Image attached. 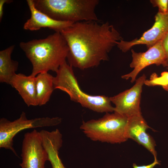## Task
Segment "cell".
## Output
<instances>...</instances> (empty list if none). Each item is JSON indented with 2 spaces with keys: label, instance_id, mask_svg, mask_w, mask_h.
Segmentation results:
<instances>
[{
  "label": "cell",
  "instance_id": "9a60e30c",
  "mask_svg": "<svg viewBox=\"0 0 168 168\" xmlns=\"http://www.w3.org/2000/svg\"><path fill=\"white\" fill-rule=\"evenodd\" d=\"M12 45L0 51V82L10 85V81L16 74L19 63L11 59L14 49Z\"/></svg>",
  "mask_w": 168,
  "mask_h": 168
},
{
  "label": "cell",
  "instance_id": "ba28073f",
  "mask_svg": "<svg viewBox=\"0 0 168 168\" xmlns=\"http://www.w3.org/2000/svg\"><path fill=\"white\" fill-rule=\"evenodd\" d=\"M145 74L136 80L135 84L129 89L110 97L115 105L114 112L129 118L142 114L140 102L142 87L146 80Z\"/></svg>",
  "mask_w": 168,
  "mask_h": 168
},
{
  "label": "cell",
  "instance_id": "ac0fdd59",
  "mask_svg": "<svg viewBox=\"0 0 168 168\" xmlns=\"http://www.w3.org/2000/svg\"><path fill=\"white\" fill-rule=\"evenodd\" d=\"M150 2L153 7L158 8V12L162 14L168 12V0H151Z\"/></svg>",
  "mask_w": 168,
  "mask_h": 168
},
{
  "label": "cell",
  "instance_id": "30bf717a",
  "mask_svg": "<svg viewBox=\"0 0 168 168\" xmlns=\"http://www.w3.org/2000/svg\"><path fill=\"white\" fill-rule=\"evenodd\" d=\"M168 33V12L162 14L158 12L155 16V22L152 27L145 32L139 38L130 41L121 40L117 46L122 52H126L136 45L145 44L148 49L162 40Z\"/></svg>",
  "mask_w": 168,
  "mask_h": 168
},
{
  "label": "cell",
  "instance_id": "277c9868",
  "mask_svg": "<svg viewBox=\"0 0 168 168\" xmlns=\"http://www.w3.org/2000/svg\"><path fill=\"white\" fill-rule=\"evenodd\" d=\"M98 0H43L40 10L58 21L76 23L99 21L96 9Z\"/></svg>",
  "mask_w": 168,
  "mask_h": 168
},
{
  "label": "cell",
  "instance_id": "5bb4252c",
  "mask_svg": "<svg viewBox=\"0 0 168 168\" xmlns=\"http://www.w3.org/2000/svg\"><path fill=\"white\" fill-rule=\"evenodd\" d=\"M35 77L16 73L10 82L28 106H37Z\"/></svg>",
  "mask_w": 168,
  "mask_h": 168
},
{
  "label": "cell",
  "instance_id": "7a4b0ae2",
  "mask_svg": "<svg viewBox=\"0 0 168 168\" xmlns=\"http://www.w3.org/2000/svg\"><path fill=\"white\" fill-rule=\"evenodd\" d=\"M19 46L32 64L30 75L35 77L49 71L56 72L66 61L69 51L66 41L59 32L44 39L21 42Z\"/></svg>",
  "mask_w": 168,
  "mask_h": 168
},
{
  "label": "cell",
  "instance_id": "3957f363",
  "mask_svg": "<svg viewBox=\"0 0 168 168\" xmlns=\"http://www.w3.org/2000/svg\"><path fill=\"white\" fill-rule=\"evenodd\" d=\"M54 77V89L66 92L70 100L82 106L98 113L114 112L110 97L104 95L92 96L85 93L80 88L75 75L73 67L65 61L56 72Z\"/></svg>",
  "mask_w": 168,
  "mask_h": 168
},
{
  "label": "cell",
  "instance_id": "4fadbf2b",
  "mask_svg": "<svg viewBox=\"0 0 168 168\" xmlns=\"http://www.w3.org/2000/svg\"><path fill=\"white\" fill-rule=\"evenodd\" d=\"M40 132L52 168H66L59 156V151L63 144L62 135L59 130L56 129L49 131L42 130Z\"/></svg>",
  "mask_w": 168,
  "mask_h": 168
},
{
  "label": "cell",
  "instance_id": "ffe728a7",
  "mask_svg": "<svg viewBox=\"0 0 168 168\" xmlns=\"http://www.w3.org/2000/svg\"><path fill=\"white\" fill-rule=\"evenodd\" d=\"M160 164V162L157 160V158H154L153 162L150 164L140 166H138L135 163H133V168H154L156 165Z\"/></svg>",
  "mask_w": 168,
  "mask_h": 168
},
{
  "label": "cell",
  "instance_id": "5b68a950",
  "mask_svg": "<svg viewBox=\"0 0 168 168\" xmlns=\"http://www.w3.org/2000/svg\"><path fill=\"white\" fill-rule=\"evenodd\" d=\"M128 119L116 113H107L99 119L83 121L80 128L93 141L120 143L128 140L125 135Z\"/></svg>",
  "mask_w": 168,
  "mask_h": 168
},
{
  "label": "cell",
  "instance_id": "8992f818",
  "mask_svg": "<svg viewBox=\"0 0 168 168\" xmlns=\"http://www.w3.org/2000/svg\"><path fill=\"white\" fill-rule=\"evenodd\" d=\"M62 121L59 117H44L28 119L26 113L22 111L20 117L10 121L2 118L0 119V148L12 151L16 156V152L13 147V138L21 131L29 128L56 126Z\"/></svg>",
  "mask_w": 168,
  "mask_h": 168
},
{
  "label": "cell",
  "instance_id": "52a82bcc",
  "mask_svg": "<svg viewBox=\"0 0 168 168\" xmlns=\"http://www.w3.org/2000/svg\"><path fill=\"white\" fill-rule=\"evenodd\" d=\"M21 156V168H44L48 155L44 148L40 133L35 129L24 135Z\"/></svg>",
  "mask_w": 168,
  "mask_h": 168
},
{
  "label": "cell",
  "instance_id": "7402d4cb",
  "mask_svg": "<svg viewBox=\"0 0 168 168\" xmlns=\"http://www.w3.org/2000/svg\"><path fill=\"white\" fill-rule=\"evenodd\" d=\"M163 89L168 92V86H162Z\"/></svg>",
  "mask_w": 168,
  "mask_h": 168
},
{
  "label": "cell",
  "instance_id": "e0dca14e",
  "mask_svg": "<svg viewBox=\"0 0 168 168\" xmlns=\"http://www.w3.org/2000/svg\"><path fill=\"white\" fill-rule=\"evenodd\" d=\"M144 84L149 86H168V71L162 72L160 76L155 73H152L149 80H145Z\"/></svg>",
  "mask_w": 168,
  "mask_h": 168
},
{
  "label": "cell",
  "instance_id": "d6986e66",
  "mask_svg": "<svg viewBox=\"0 0 168 168\" xmlns=\"http://www.w3.org/2000/svg\"><path fill=\"white\" fill-rule=\"evenodd\" d=\"M161 42L166 56V62L168 66V33L163 38Z\"/></svg>",
  "mask_w": 168,
  "mask_h": 168
},
{
  "label": "cell",
  "instance_id": "44dd1931",
  "mask_svg": "<svg viewBox=\"0 0 168 168\" xmlns=\"http://www.w3.org/2000/svg\"><path fill=\"white\" fill-rule=\"evenodd\" d=\"M13 1L10 0H0V21H1L3 14V7L5 3H10Z\"/></svg>",
  "mask_w": 168,
  "mask_h": 168
},
{
  "label": "cell",
  "instance_id": "6da1fadb",
  "mask_svg": "<svg viewBox=\"0 0 168 168\" xmlns=\"http://www.w3.org/2000/svg\"><path fill=\"white\" fill-rule=\"evenodd\" d=\"M60 33L69 48L68 64L81 70L96 67L102 61L108 60L109 53L118 42L123 40L119 32L108 22L74 23Z\"/></svg>",
  "mask_w": 168,
  "mask_h": 168
},
{
  "label": "cell",
  "instance_id": "7c38bea8",
  "mask_svg": "<svg viewBox=\"0 0 168 168\" xmlns=\"http://www.w3.org/2000/svg\"><path fill=\"white\" fill-rule=\"evenodd\" d=\"M26 2L31 16L24 24L23 29L25 30L35 31L42 28H48L55 32H61L74 23L55 20L38 10L35 6L33 0H27Z\"/></svg>",
  "mask_w": 168,
  "mask_h": 168
},
{
  "label": "cell",
  "instance_id": "9c48e42d",
  "mask_svg": "<svg viewBox=\"0 0 168 168\" xmlns=\"http://www.w3.org/2000/svg\"><path fill=\"white\" fill-rule=\"evenodd\" d=\"M132 60L130 66L133 69L130 73L121 76L122 78L128 80L131 79L133 82L140 72L145 67L152 64L157 66H168L165 53L162 46L161 40L157 42L144 52L137 53L131 49Z\"/></svg>",
  "mask_w": 168,
  "mask_h": 168
},
{
  "label": "cell",
  "instance_id": "8fae6325",
  "mask_svg": "<svg viewBox=\"0 0 168 168\" xmlns=\"http://www.w3.org/2000/svg\"><path fill=\"white\" fill-rule=\"evenodd\" d=\"M151 128L143 117L142 114L128 118L126 126L125 135L127 139H131L142 145L150 152L154 158H157L156 146L153 138L147 132Z\"/></svg>",
  "mask_w": 168,
  "mask_h": 168
},
{
  "label": "cell",
  "instance_id": "2e32d148",
  "mask_svg": "<svg viewBox=\"0 0 168 168\" xmlns=\"http://www.w3.org/2000/svg\"><path fill=\"white\" fill-rule=\"evenodd\" d=\"M53 78L48 72L40 73L35 77L37 106L45 105L54 90Z\"/></svg>",
  "mask_w": 168,
  "mask_h": 168
}]
</instances>
